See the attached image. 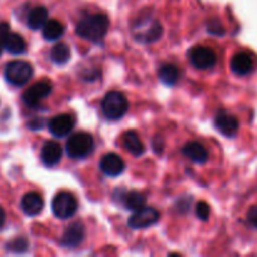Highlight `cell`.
Returning a JSON list of instances; mask_svg holds the SVG:
<instances>
[{
  "label": "cell",
  "instance_id": "cell-9",
  "mask_svg": "<svg viewBox=\"0 0 257 257\" xmlns=\"http://www.w3.org/2000/svg\"><path fill=\"white\" fill-rule=\"evenodd\" d=\"M190 60L197 69H210L217 63V55L208 47H195L190 50Z\"/></svg>",
  "mask_w": 257,
  "mask_h": 257
},
{
  "label": "cell",
  "instance_id": "cell-25",
  "mask_svg": "<svg viewBox=\"0 0 257 257\" xmlns=\"http://www.w3.org/2000/svg\"><path fill=\"white\" fill-rule=\"evenodd\" d=\"M28 241L23 237H17L7 243V250L14 253H23L28 250Z\"/></svg>",
  "mask_w": 257,
  "mask_h": 257
},
{
  "label": "cell",
  "instance_id": "cell-14",
  "mask_svg": "<svg viewBox=\"0 0 257 257\" xmlns=\"http://www.w3.org/2000/svg\"><path fill=\"white\" fill-rule=\"evenodd\" d=\"M62 153L63 151L59 143L55 141H47L42 147L40 158L47 167H54L62 160Z\"/></svg>",
  "mask_w": 257,
  "mask_h": 257
},
{
  "label": "cell",
  "instance_id": "cell-22",
  "mask_svg": "<svg viewBox=\"0 0 257 257\" xmlns=\"http://www.w3.org/2000/svg\"><path fill=\"white\" fill-rule=\"evenodd\" d=\"M178 69L173 64H162L158 70V79L167 87H172L178 80Z\"/></svg>",
  "mask_w": 257,
  "mask_h": 257
},
{
  "label": "cell",
  "instance_id": "cell-8",
  "mask_svg": "<svg viewBox=\"0 0 257 257\" xmlns=\"http://www.w3.org/2000/svg\"><path fill=\"white\" fill-rule=\"evenodd\" d=\"M160 212L153 207H142L141 210L135 211L131 218L128 220V226L133 230H143L151 227L158 222Z\"/></svg>",
  "mask_w": 257,
  "mask_h": 257
},
{
  "label": "cell",
  "instance_id": "cell-10",
  "mask_svg": "<svg viewBox=\"0 0 257 257\" xmlns=\"http://www.w3.org/2000/svg\"><path fill=\"white\" fill-rule=\"evenodd\" d=\"M75 125V119L73 115L68 114V113H63V114L55 115L48 123V128H49L50 133L58 138H63L65 136L69 135L73 131Z\"/></svg>",
  "mask_w": 257,
  "mask_h": 257
},
{
  "label": "cell",
  "instance_id": "cell-1",
  "mask_svg": "<svg viewBox=\"0 0 257 257\" xmlns=\"http://www.w3.org/2000/svg\"><path fill=\"white\" fill-rule=\"evenodd\" d=\"M109 27V19L104 14L87 15L79 20L75 32L80 38L89 42L98 43L105 37Z\"/></svg>",
  "mask_w": 257,
  "mask_h": 257
},
{
  "label": "cell",
  "instance_id": "cell-18",
  "mask_svg": "<svg viewBox=\"0 0 257 257\" xmlns=\"http://www.w3.org/2000/svg\"><path fill=\"white\" fill-rule=\"evenodd\" d=\"M123 146H124L125 150L131 153V155L136 156V157H140L145 153V145L141 141L140 136L135 132V131H128L123 135Z\"/></svg>",
  "mask_w": 257,
  "mask_h": 257
},
{
  "label": "cell",
  "instance_id": "cell-11",
  "mask_svg": "<svg viewBox=\"0 0 257 257\" xmlns=\"http://www.w3.org/2000/svg\"><path fill=\"white\" fill-rule=\"evenodd\" d=\"M215 127L221 135L232 138L237 135L240 123L235 115L226 110H220L215 117Z\"/></svg>",
  "mask_w": 257,
  "mask_h": 257
},
{
  "label": "cell",
  "instance_id": "cell-28",
  "mask_svg": "<svg viewBox=\"0 0 257 257\" xmlns=\"http://www.w3.org/2000/svg\"><path fill=\"white\" fill-rule=\"evenodd\" d=\"M207 29H208V32L211 33V34L222 35L223 33H225V30H223L222 25H221V23L217 22V20H211V22L208 23Z\"/></svg>",
  "mask_w": 257,
  "mask_h": 257
},
{
  "label": "cell",
  "instance_id": "cell-17",
  "mask_svg": "<svg viewBox=\"0 0 257 257\" xmlns=\"http://www.w3.org/2000/svg\"><path fill=\"white\" fill-rule=\"evenodd\" d=\"M183 155L187 158H190L192 162L195 163H206L208 160V152L203 145H201L200 142H192L186 143L185 147H183Z\"/></svg>",
  "mask_w": 257,
  "mask_h": 257
},
{
  "label": "cell",
  "instance_id": "cell-13",
  "mask_svg": "<svg viewBox=\"0 0 257 257\" xmlns=\"http://www.w3.org/2000/svg\"><path fill=\"white\" fill-rule=\"evenodd\" d=\"M85 236V230L83 223L80 222H74L72 225L68 226L67 230L64 231L62 236V240H60V243H62L64 247H77L82 243V241L84 240Z\"/></svg>",
  "mask_w": 257,
  "mask_h": 257
},
{
  "label": "cell",
  "instance_id": "cell-26",
  "mask_svg": "<svg viewBox=\"0 0 257 257\" xmlns=\"http://www.w3.org/2000/svg\"><path fill=\"white\" fill-rule=\"evenodd\" d=\"M210 206L205 202V201H200L196 206V216H197L200 220L207 221L208 217H210Z\"/></svg>",
  "mask_w": 257,
  "mask_h": 257
},
{
  "label": "cell",
  "instance_id": "cell-29",
  "mask_svg": "<svg viewBox=\"0 0 257 257\" xmlns=\"http://www.w3.org/2000/svg\"><path fill=\"white\" fill-rule=\"evenodd\" d=\"M247 221L252 227L257 228V206H253L247 212Z\"/></svg>",
  "mask_w": 257,
  "mask_h": 257
},
{
  "label": "cell",
  "instance_id": "cell-5",
  "mask_svg": "<svg viewBox=\"0 0 257 257\" xmlns=\"http://www.w3.org/2000/svg\"><path fill=\"white\" fill-rule=\"evenodd\" d=\"M4 77L10 84L15 87H22L32 79L33 68L29 63L24 60H13L8 63L5 67Z\"/></svg>",
  "mask_w": 257,
  "mask_h": 257
},
{
  "label": "cell",
  "instance_id": "cell-19",
  "mask_svg": "<svg viewBox=\"0 0 257 257\" xmlns=\"http://www.w3.org/2000/svg\"><path fill=\"white\" fill-rule=\"evenodd\" d=\"M120 201H122L123 206L130 211H138L146 205V197L141 192L137 191H130V192H124V195L120 196Z\"/></svg>",
  "mask_w": 257,
  "mask_h": 257
},
{
  "label": "cell",
  "instance_id": "cell-6",
  "mask_svg": "<svg viewBox=\"0 0 257 257\" xmlns=\"http://www.w3.org/2000/svg\"><path fill=\"white\" fill-rule=\"evenodd\" d=\"M78 203L74 196L69 192H59L54 196L52 202V211L55 217L67 220L77 212Z\"/></svg>",
  "mask_w": 257,
  "mask_h": 257
},
{
  "label": "cell",
  "instance_id": "cell-24",
  "mask_svg": "<svg viewBox=\"0 0 257 257\" xmlns=\"http://www.w3.org/2000/svg\"><path fill=\"white\" fill-rule=\"evenodd\" d=\"M70 58V49L64 43H58L50 50V59L53 63L58 65H63L69 60Z\"/></svg>",
  "mask_w": 257,
  "mask_h": 257
},
{
  "label": "cell",
  "instance_id": "cell-7",
  "mask_svg": "<svg viewBox=\"0 0 257 257\" xmlns=\"http://www.w3.org/2000/svg\"><path fill=\"white\" fill-rule=\"evenodd\" d=\"M53 84L50 80L43 79L40 82L33 84L29 89H27L23 94V102L29 107H35L39 104L42 100L48 98L52 93Z\"/></svg>",
  "mask_w": 257,
  "mask_h": 257
},
{
  "label": "cell",
  "instance_id": "cell-4",
  "mask_svg": "<svg viewBox=\"0 0 257 257\" xmlns=\"http://www.w3.org/2000/svg\"><path fill=\"white\" fill-rule=\"evenodd\" d=\"M102 110L105 117L110 120L120 119L128 110V100L124 95L117 90L107 93L102 102Z\"/></svg>",
  "mask_w": 257,
  "mask_h": 257
},
{
  "label": "cell",
  "instance_id": "cell-16",
  "mask_svg": "<svg viewBox=\"0 0 257 257\" xmlns=\"http://www.w3.org/2000/svg\"><path fill=\"white\" fill-rule=\"evenodd\" d=\"M253 58L250 53L240 52L233 55L231 59V69L235 74L243 77V75L250 74L253 70Z\"/></svg>",
  "mask_w": 257,
  "mask_h": 257
},
{
  "label": "cell",
  "instance_id": "cell-23",
  "mask_svg": "<svg viewBox=\"0 0 257 257\" xmlns=\"http://www.w3.org/2000/svg\"><path fill=\"white\" fill-rule=\"evenodd\" d=\"M5 49L10 54L19 55L27 50V44H25V40L23 39L22 35L17 34V33H9L7 43H5Z\"/></svg>",
  "mask_w": 257,
  "mask_h": 257
},
{
  "label": "cell",
  "instance_id": "cell-12",
  "mask_svg": "<svg viewBox=\"0 0 257 257\" xmlns=\"http://www.w3.org/2000/svg\"><path fill=\"white\" fill-rule=\"evenodd\" d=\"M99 167L103 173H105L107 176H110V177H115V176L120 175L124 171L125 165L124 161L122 160L120 156H118L117 153L110 152L100 158Z\"/></svg>",
  "mask_w": 257,
  "mask_h": 257
},
{
  "label": "cell",
  "instance_id": "cell-27",
  "mask_svg": "<svg viewBox=\"0 0 257 257\" xmlns=\"http://www.w3.org/2000/svg\"><path fill=\"white\" fill-rule=\"evenodd\" d=\"M10 33V28L8 23H0V54L5 49V43H7L8 35Z\"/></svg>",
  "mask_w": 257,
  "mask_h": 257
},
{
  "label": "cell",
  "instance_id": "cell-15",
  "mask_svg": "<svg viewBox=\"0 0 257 257\" xmlns=\"http://www.w3.org/2000/svg\"><path fill=\"white\" fill-rule=\"evenodd\" d=\"M20 207L25 215L29 216V217H34L43 211L44 201H43L42 196L37 192L25 193L20 201Z\"/></svg>",
  "mask_w": 257,
  "mask_h": 257
},
{
  "label": "cell",
  "instance_id": "cell-21",
  "mask_svg": "<svg viewBox=\"0 0 257 257\" xmlns=\"http://www.w3.org/2000/svg\"><path fill=\"white\" fill-rule=\"evenodd\" d=\"M64 25L59 20L48 19V22L43 27V37H44L45 40H49V42L58 40L64 34Z\"/></svg>",
  "mask_w": 257,
  "mask_h": 257
},
{
  "label": "cell",
  "instance_id": "cell-3",
  "mask_svg": "<svg viewBox=\"0 0 257 257\" xmlns=\"http://www.w3.org/2000/svg\"><path fill=\"white\" fill-rule=\"evenodd\" d=\"M93 148H94V141L89 133L79 132L73 135L72 137L68 140L67 145H65V151L67 155L70 158H75V160H80V158H85L92 153Z\"/></svg>",
  "mask_w": 257,
  "mask_h": 257
},
{
  "label": "cell",
  "instance_id": "cell-20",
  "mask_svg": "<svg viewBox=\"0 0 257 257\" xmlns=\"http://www.w3.org/2000/svg\"><path fill=\"white\" fill-rule=\"evenodd\" d=\"M48 10L44 7H37L30 10L28 14V27L33 30L42 29L45 23L48 22Z\"/></svg>",
  "mask_w": 257,
  "mask_h": 257
},
{
  "label": "cell",
  "instance_id": "cell-31",
  "mask_svg": "<svg viewBox=\"0 0 257 257\" xmlns=\"http://www.w3.org/2000/svg\"><path fill=\"white\" fill-rule=\"evenodd\" d=\"M4 223H5V212H4V210L0 207V228L4 226Z\"/></svg>",
  "mask_w": 257,
  "mask_h": 257
},
{
  "label": "cell",
  "instance_id": "cell-2",
  "mask_svg": "<svg viewBox=\"0 0 257 257\" xmlns=\"http://www.w3.org/2000/svg\"><path fill=\"white\" fill-rule=\"evenodd\" d=\"M162 32L161 23L151 17H145L143 19L137 20L132 27L133 37L142 44H150L158 40L162 35Z\"/></svg>",
  "mask_w": 257,
  "mask_h": 257
},
{
  "label": "cell",
  "instance_id": "cell-30",
  "mask_svg": "<svg viewBox=\"0 0 257 257\" xmlns=\"http://www.w3.org/2000/svg\"><path fill=\"white\" fill-rule=\"evenodd\" d=\"M28 127H29L30 130H40V128L43 127V120L39 119V118H35V119L30 120V122L28 123Z\"/></svg>",
  "mask_w": 257,
  "mask_h": 257
}]
</instances>
